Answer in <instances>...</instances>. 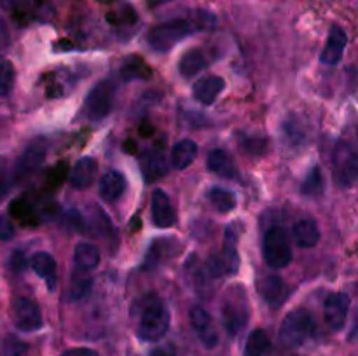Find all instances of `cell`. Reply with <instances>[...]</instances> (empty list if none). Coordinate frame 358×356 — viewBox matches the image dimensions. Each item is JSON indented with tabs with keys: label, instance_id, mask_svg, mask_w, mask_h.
Returning <instances> with one entry per match:
<instances>
[{
	"label": "cell",
	"instance_id": "obj_21",
	"mask_svg": "<svg viewBox=\"0 0 358 356\" xmlns=\"http://www.w3.org/2000/svg\"><path fill=\"white\" fill-rule=\"evenodd\" d=\"M196 156H198V143L185 138L173 145V149H171L170 163L175 170H185V168H189L192 163H194Z\"/></svg>",
	"mask_w": 358,
	"mask_h": 356
},
{
	"label": "cell",
	"instance_id": "obj_35",
	"mask_svg": "<svg viewBox=\"0 0 358 356\" xmlns=\"http://www.w3.org/2000/svg\"><path fill=\"white\" fill-rule=\"evenodd\" d=\"M14 236V225L6 215H0V241H9Z\"/></svg>",
	"mask_w": 358,
	"mask_h": 356
},
{
	"label": "cell",
	"instance_id": "obj_10",
	"mask_svg": "<svg viewBox=\"0 0 358 356\" xmlns=\"http://www.w3.org/2000/svg\"><path fill=\"white\" fill-rule=\"evenodd\" d=\"M45 156H48V140L38 136V138H34L24 149L23 156L20 157L16 166V173L14 177L16 178H27L28 175H31L34 171H37L38 168L44 163Z\"/></svg>",
	"mask_w": 358,
	"mask_h": 356
},
{
	"label": "cell",
	"instance_id": "obj_25",
	"mask_svg": "<svg viewBox=\"0 0 358 356\" xmlns=\"http://www.w3.org/2000/svg\"><path fill=\"white\" fill-rule=\"evenodd\" d=\"M269 351H271V339L268 332L262 328L252 330L247 337L243 356H268Z\"/></svg>",
	"mask_w": 358,
	"mask_h": 356
},
{
	"label": "cell",
	"instance_id": "obj_8",
	"mask_svg": "<svg viewBox=\"0 0 358 356\" xmlns=\"http://www.w3.org/2000/svg\"><path fill=\"white\" fill-rule=\"evenodd\" d=\"M10 318H13L14 327L20 332H37L44 327V318H42L41 307L37 302L28 297H17L14 299L13 307H10Z\"/></svg>",
	"mask_w": 358,
	"mask_h": 356
},
{
	"label": "cell",
	"instance_id": "obj_20",
	"mask_svg": "<svg viewBox=\"0 0 358 356\" xmlns=\"http://www.w3.org/2000/svg\"><path fill=\"white\" fill-rule=\"evenodd\" d=\"M294 241L299 248H313L320 241V229L313 218H299L292 227Z\"/></svg>",
	"mask_w": 358,
	"mask_h": 356
},
{
	"label": "cell",
	"instance_id": "obj_41",
	"mask_svg": "<svg viewBox=\"0 0 358 356\" xmlns=\"http://www.w3.org/2000/svg\"><path fill=\"white\" fill-rule=\"evenodd\" d=\"M348 341L350 342H358V311L355 314V320H353L352 330H350V334H348Z\"/></svg>",
	"mask_w": 358,
	"mask_h": 356
},
{
	"label": "cell",
	"instance_id": "obj_19",
	"mask_svg": "<svg viewBox=\"0 0 358 356\" xmlns=\"http://www.w3.org/2000/svg\"><path fill=\"white\" fill-rule=\"evenodd\" d=\"M126 191V177L119 171L110 170L100 178V195L107 202H115Z\"/></svg>",
	"mask_w": 358,
	"mask_h": 356
},
{
	"label": "cell",
	"instance_id": "obj_2",
	"mask_svg": "<svg viewBox=\"0 0 358 356\" xmlns=\"http://www.w3.org/2000/svg\"><path fill=\"white\" fill-rule=\"evenodd\" d=\"M170 311L157 297H149L140 304L138 309V337L142 341L154 342L164 337L170 328Z\"/></svg>",
	"mask_w": 358,
	"mask_h": 356
},
{
	"label": "cell",
	"instance_id": "obj_31",
	"mask_svg": "<svg viewBox=\"0 0 358 356\" xmlns=\"http://www.w3.org/2000/svg\"><path fill=\"white\" fill-rule=\"evenodd\" d=\"M3 356H27V344L14 335H9L3 341Z\"/></svg>",
	"mask_w": 358,
	"mask_h": 356
},
{
	"label": "cell",
	"instance_id": "obj_37",
	"mask_svg": "<svg viewBox=\"0 0 358 356\" xmlns=\"http://www.w3.org/2000/svg\"><path fill=\"white\" fill-rule=\"evenodd\" d=\"M24 267H27V258H24V255L21 253V251H16V253L10 257V269H13L14 272H21Z\"/></svg>",
	"mask_w": 358,
	"mask_h": 356
},
{
	"label": "cell",
	"instance_id": "obj_15",
	"mask_svg": "<svg viewBox=\"0 0 358 356\" xmlns=\"http://www.w3.org/2000/svg\"><path fill=\"white\" fill-rule=\"evenodd\" d=\"M224 87H226V80L219 75H206L201 77L199 80H196L194 86H192V96L198 103L201 105H212L213 101L219 98V94L222 93Z\"/></svg>",
	"mask_w": 358,
	"mask_h": 356
},
{
	"label": "cell",
	"instance_id": "obj_16",
	"mask_svg": "<svg viewBox=\"0 0 358 356\" xmlns=\"http://www.w3.org/2000/svg\"><path fill=\"white\" fill-rule=\"evenodd\" d=\"M30 265L35 271V274L52 292L56 288V283H58V265H56L55 257L51 253H48V251H37V253L31 255Z\"/></svg>",
	"mask_w": 358,
	"mask_h": 356
},
{
	"label": "cell",
	"instance_id": "obj_28",
	"mask_svg": "<svg viewBox=\"0 0 358 356\" xmlns=\"http://www.w3.org/2000/svg\"><path fill=\"white\" fill-rule=\"evenodd\" d=\"M324 173H322L320 166H313L308 171L306 178H304L303 185H301V192H303V195H306V198H318V195L324 194Z\"/></svg>",
	"mask_w": 358,
	"mask_h": 356
},
{
	"label": "cell",
	"instance_id": "obj_9",
	"mask_svg": "<svg viewBox=\"0 0 358 356\" xmlns=\"http://www.w3.org/2000/svg\"><path fill=\"white\" fill-rule=\"evenodd\" d=\"M189 321H191L192 330L198 335L199 342L206 349H213L219 344V332H217L215 321L210 316L208 311L203 309L201 306H192L189 311Z\"/></svg>",
	"mask_w": 358,
	"mask_h": 356
},
{
	"label": "cell",
	"instance_id": "obj_32",
	"mask_svg": "<svg viewBox=\"0 0 358 356\" xmlns=\"http://www.w3.org/2000/svg\"><path fill=\"white\" fill-rule=\"evenodd\" d=\"M142 70L143 72H149V70H147V65L142 61V59H133V65L131 63L122 65V77H124V79H135V77H142V75L149 77L145 75V73H142Z\"/></svg>",
	"mask_w": 358,
	"mask_h": 356
},
{
	"label": "cell",
	"instance_id": "obj_12",
	"mask_svg": "<svg viewBox=\"0 0 358 356\" xmlns=\"http://www.w3.org/2000/svg\"><path fill=\"white\" fill-rule=\"evenodd\" d=\"M150 216L157 229H170L177 222V213L173 205L163 188H154L150 195Z\"/></svg>",
	"mask_w": 358,
	"mask_h": 356
},
{
	"label": "cell",
	"instance_id": "obj_34",
	"mask_svg": "<svg viewBox=\"0 0 358 356\" xmlns=\"http://www.w3.org/2000/svg\"><path fill=\"white\" fill-rule=\"evenodd\" d=\"M243 147L248 154H262L266 152V140L259 138V136H247V140L243 142Z\"/></svg>",
	"mask_w": 358,
	"mask_h": 356
},
{
	"label": "cell",
	"instance_id": "obj_14",
	"mask_svg": "<svg viewBox=\"0 0 358 356\" xmlns=\"http://www.w3.org/2000/svg\"><path fill=\"white\" fill-rule=\"evenodd\" d=\"M206 168L213 175L226 178V180H238L240 178V171H238L233 156L224 149H215L208 154V157H206Z\"/></svg>",
	"mask_w": 358,
	"mask_h": 356
},
{
	"label": "cell",
	"instance_id": "obj_18",
	"mask_svg": "<svg viewBox=\"0 0 358 356\" xmlns=\"http://www.w3.org/2000/svg\"><path fill=\"white\" fill-rule=\"evenodd\" d=\"M261 295L271 309H280L289 297V286L278 276H268L261 285Z\"/></svg>",
	"mask_w": 358,
	"mask_h": 356
},
{
	"label": "cell",
	"instance_id": "obj_38",
	"mask_svg": "<svg viewBox=\"0 0 358 356\" xmlns=\"http://www.w3.org/2000/svg\"><path fill=\"white\" fill-rule=\"evenodd\" d=\"M59 356H100V355H98L94 349H90V348H72L63 351Z\"/></svg>",
	"mask_w": 358,
	"mask_h": 356
},
{
	"label": "cell",
	"instance_id": "obj_11",
	"mask_svg": "<svg viewBox=\"0 0 358 356\" xmlns=\"http://www.w3.org/2000/svg\"><path fill=\"white\" fill-rule=\"evenodd\" d=\"M350 295L345 292H336L325 299L324 304V316L325 323L329 325V328L334 332H339L345 328L346 320H348L350 313Z\"/></svg>",
	"mask_w": 358,
	"mask_h": 356
},
{
	"label": "cell",
	"instance_id": "obj_7",
	"mask_svg": "<svg viewBox=\"0 0 358 356\" xmlns=\"http://www.w3.org/2000/svg\"><path fill=\"white\" fill-rule=\"evenodd\" d=\"M115 94H117V86L114 80L103 79L87 93L86 101H84V110L91 121H101L112 112L115 103Z\"/></svg>",
	"mask_w": 358,
	"mask_h": 356
},
{
	"label": "cell",
	"instance_id": "obj_17",
	"mask_svg": "<svg viewBox=\"0 0 358 356\" xmlns=\"http://www.w3.org/2000/svg\"><path fill=\"white\" fill-rule=\"evenodd\" d=\"M98 173V163L93 157H83L77 161L70 173V185L77 191H86L96 180Z\"/></svg>",
	"mask_w": 358,
	"mask_h": 356
},
{
	"label": "cell",
	"instance_id": "obj_27",
	"mask_svg": "<svg viewBox=\"0 0 358 356\" xmlns=\"http://www.w3.org/2000/svg\"><path fill=\"white\" fill-rule=\"evenodd\" d=\"M206 198H208V201L212 202L213 208L220 213H229L236 208V202H238L236 195H234L231 191H227V188L212 187L208 192H206Z\"/></svg>",
	"mask_w": 358,
	"mask_h": 356
},
{
	"label": "cell",
	"instance_id": "obj_3",
	"mask_svg": "<svg viewBox=\"0 0 358 356\" xmlns=\"http://www.w3.org/2000/svg\"><path fill=\"white\" fill-rule=\"evenodd\" d=\"M317 332V323L310 311L294 309L283 318L280 327V341L287 348H301L311 341Z\"/></svg>",
	"mask_w": 358,
	"mask_h": 356
},
{
	"label": "cell",
	"instance_id": "obj_5",
	"mask_svg": "<svg viewBox=\"0 0 358 356\" xmlns=\"http://www.w3.org/2000/svg\"><path fill=\"white\" fill-rule=\"evenodd\" d=\"M332 177L339 188H352L358 184V150L352 143L339 142L332 152Z\"/></svg>",
	"mask_w": 358,
	"mask_h": 356
},
{
	"label": "cell",
	"instance_id": "obj_23",
	"mask_svg": "<svg viewBox=\"0 0 358 356\" xmlns=\"http://www.w3.org/2000/svg\"><path fill=\"white\" fill-rule=\"evenodd\" d=\"M142 171L147 180H157L168 173L166 159L159 150H147L142 156Z\"/></svg>",
	"mask_w": 358,
	"mask_h": 356
},
{
	"label": "cell",
	"instance_id": "obj_39",
	"mask_svg": "<svg viewBox=\"0 0 358 356\" xmlns=\"http://www.w3.org/2000/svg\"><path fill=\"white\" fill-rule=\"evenodd\" d=\"M37 13H48L51 10V0H30Z\"/></svg>",
	"mask_w": 358,
	"mask_h": 356
},
{
	"label": "cell",
	"instance_id": "obj_4",
	"mask_svg": "<svg viewBox=\"0 0 358 356\" xmlns=\"http://www.w3.org/2000/svg\"><path fill=\"white\" fill-rule=\"evenodd\" d=\"M196 31V27L189 20H171L166 23L156 24L147 34V44L157 52L170 51L171 47L184 40L185 37Z\"/></svg>",
	"mask_w": 358,
	"mask_h": 356
},
{
	"label": "cell",
	"instance_id": "obj_6",
	"mask_svg": "<svg viewBox=\"0 0 358 356\" xmlns=\"http://www.w3.org/2000/svg\"><path fill=\"white\" fill-rule=\"evenodd\" d=\"M262 257L271 269H285L292 262V248L289 236L282 227H271L266 230L262 239Z\"/></svg>",
	"mask_w": 358,
	"mask_h": 356
},
{
	"label": "cell",
	"instance_id": "obj_26",
	"mask_svg": "<svg viewBox=\"0 0 358 356\" xmlns=\"http://www.w3.org/2000/svg\"><path fill=\"white\" fill-rule=\"evenodd\" d=\"M206 66H208V58L205 56V52L199 51V49H191L178 61V72L189 79V77H194L196 73H199Z\"/></svg>",
	"mask_w": 358,
	"mask_h": 356
},
{
	"label": "cell",
	"instance_id": "obj_13",
	"mask_svg": "<svg viewBox=\"0 0 358 356\" xmlns=\"http://www.w3.org/2000/svg\"><path fill=\"white\" fill-rule=\"evenodd\" d=\"M346 44H348V35H346V31L339 24H332L327 42H325V47L320 54V61L327 66L338 65L341 61L343 54H345Z\"/></svg>",
	"mask_w": 358,
	"mask_h": 356
},
{
	"label": "cell",
	"instance_id": "obj_22",
	"mask_svg": "<svg viewBox=\"0 0 358 356\" xmlns=\"http://www.w3.org/2000/svg\"><path fill=\"white\" fill-rule=\"evenodd\" d=\"M73 260L79 271H93L100 264V250L93 243H77L73 248Z\"/></svg>",
	"mask_w": 358,
	"mask_h": 356
},
{
	"label": "cell",
	"instance_id": "obj_40",
	"mask_svg": "<svg viewBox=\"0 0 358 356\" xmlns=\"http://www.w3.org/2000/svg\"><path fill=\"white\" fill-rule=\"evenodd\" d=\"M150 356H175V349L171 346H164V348L154 349Z\"/></svg>",
	"mask_w": 358,
	"mask_h": 356
},
{
	"label": "cell",
	"instance_id": "obj_29",
	"mask_svg": "<svg viewBox=\"0 0 358 356\" xmlns=\"http://www.w3.org/2000/svg\"><path fill=\"white\" fill-rule=\"evenodd\" d=\"M16 80V70L9 59H0V98L10 94Z\"/></svg>",
	"mask_w": 358,
	"mask_h": 356
},
{
	"label": "cell",
	"instance_id": "obj_24",
	"mask_svg": "<svg viewBox=\"0 0 358 356\" xmlns=\"http://www.w3.org/2000/svg\"><path fill=\"white\" fill-rule=\"evenodd\" d=\"M238 234L234 232L233 227H227L226 236H224V250L220 253L224 265L227 269V274H234L240 267V257H238Z\"/></svg>",
	"mask_w": 358,
	"mask_h": 356
},
{
	"label": "cell",
	"instance_id": "obj_33",
	"mask_svg": "<svg viewBox=\"0 0 358 356\" xmlns=\"http://www.w3.org/2000/svg\"><path fill=\"white\" fill-rule=\"evenodd\" d=\"M10 188V171H9V163H7L6 157L0 156V199H3L7 195Z\"/></svg>",
	"mask_w": 358,
	"mask_h": 356
},
{
	"label": "cell",
	"instance_id": "obj_42",
	"mask_svg": "<svg viewBox=\"0 0 358 356\" xmlns=\"http://www.w3.org/2000/svg\"><path fill=\"white\" fill-rule=\"evenodd\" d=\"M145 2L150 9H156V7H161V6H164V3L171 2V0H145Z\"/></svg>",
	"mask_w": 358,
	"mask_h": 356
},
{
	"label": "cell",
	"instance_id": "obj_36",
	"mask_svg": "<svg viewBox=\"0 0 358 356\" xmlns=\"http://www.w3.org/2000/svg\"><path fill=\"white\" fill-rule=\"evenodd\" d=\"M9 44H10L9 27H7L6 21L0 17V51H3V49L9 47Z\"/></svg>",
	"mask_w": 358,
	"mask_h": 356
},
{
	"label": "cell",
	"instance_id": "obj_30",
	"mask_svg": "<svg viewBox=\"0 0 358 356\" xmlns=\"http://www.w3.org/2000/svg\"><path fill=\"white\" fill-rule=\"evenodd\" d=\"M91 288V279L86 278V274L79 276L73 274V281H72V288H70V293H72L73 300H80L83 297H86L90 293Z\"/></svg>",
	"mask_w": 358,
	"mask_h": 356
},
{
	"label": "cell",
	"instance_id": "obj_43",
	"mask_svg": "<svg viewBox=\"0 0 358 356\" xmlns=\"http://www.w3.org/2000/svg\"><path fill=\"white\" fill-rule=\"evenodd\" d=\"M16 2L17 0H0V6H2V9L10 10L14 6H16Z\"/></svg>",
	"mask_w": 358,
	"mask_h": 356
},
{
	"label": "cell",
	"instance_id": "obj_1",
	"mask_svg": "<svg viewBox=\"0 0 358 356\" xmlns=\"http://www.w3.org/2000/svg\"><path fill=\"white\" fill-rule=\"evenodd\" d=\"M220 316H222V327L227 335L236 337L241 334L250 318V306H248L247 292L241 285H231L224 292L222 302H220Z\"/></svg>",
	"mask_w": 358,
	"mask_h": 356
}]
</instances>
